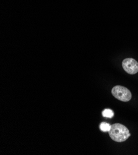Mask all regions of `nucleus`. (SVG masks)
I'll return each mask as SVG.
<instances>
[{
	"mask_svg": "<svg viewBox=\"0 0 138 155\" xmlns=\"http://www.w3.org/2000/svg\"><path fill=\"white\" fill-rule=\"evenodd\" d=\"M122 66L129 74H135L138 72V63L133 58L125 59L122 62Z\"/></svg>",
	"mask_w": 138,
	"mask_h": 155,
	"instance_id": "3",
	"label": "nucleus"
},
{
	"mask_svg": "<svg viewBox=\"0 0 138 155\" xmlns=\"http://www.w3.org/2000/svg\"><path fill=\"white\" fill-rule=\"evenodd\" d=\"M100 129L103 132H109L111 129V126L106 122H102L100 125Z\"/></svg>",
	"mask_w": 138,
	"mask_h": 155,
	"instance_id": "4",
	"label": "nucleus"
},
{
	"mask_svg": "<svg viewBox=\"0 0 138 155\" xmlns=\"http://www.w3.org/2000/svg\"><path fill=\"white\" fill-rule=\"evenodd\" d=\"M112 94L115 98L124 102L129 101L132 98L131 93L130 90L121 85L114 87L112 90Z\"/></svg>",
	"mask_w": 138,
	"mask_h": 155,
	"instance_id": "2",
	"label": "nucleus"
},
{
	"mask_svg": "<svg viewBox=\"0 0 138 155\" xmlns=\"http://www.w3.org/2000/svg\"><path fill=\"white\" fill-rule=\"evenodd\" d=\"M102 115L105 117L107 118H112L114 116V113L112 110L110 109H105L103 112H102Z\"/></svg>",
	"mask_w": 138,
	"mask_h": 155,
	"instance_id": "5",
	"label": "nucleus"
},
{
	"mask_svg": "<svg viewBox=\"0 0 138 155\" xmlns=\"http://www.w3.org/2000/svg\"><path fill=\"white\" fill-rule=\"evenodd\" d=\"M109 133L110 138L116 142H123L131 135L128 128L119 123L114 124L111 126Z\"/></svg>",
	"mask_w": 138,
	"mask_h": 155,
	"instance_id": "1",
	"label": "nucleus"
}]
</instances>
